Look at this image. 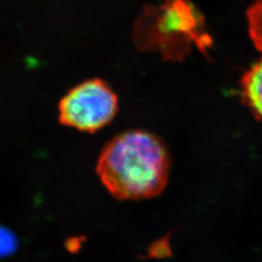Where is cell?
<instances>
[{"mask_svg": "<svg viewBox=\"0 0 262 262\" xmlns=\"http://www.w3.org/2000/svg\"><path fill=\"white\" fill-rule=\"evenodd\" d=\"M171 158L156 134L129 130L113 137L102 148L96 172L111 195L139 201L159 195L168 183Z\"/></svg>", "mask_w": 262, "mask_h": 262, "instance_id": "1", "label": "cell"}, {"mask_svg": "<svg viewBox=\"0 0 262 262\" xmlns=\"http://www.w3.org/2000/svg\"><path fill=\"white\" fill-rule=\"evenodd\" d=\"M201 15L188 0H166L156 7H148L137 20L134 41L143 50H156L173 56L176 45L193 42L205 46Z\"/></svg>", "mask_w": 262, "mask_h": 262, "instance_id": "2", "label": "cell"}, {"mask_svg": "<svg viewBox=\"0 0 262 262\" xmlns=\"http://www.w3.org/2000/svg\"><path fill=\"white\" fill-rule=\"evenodd\" d=\"M118 108L117 94L105 81L87 80L60 99L59 121L64 126L93 134L109 125Z\"/></svg>", "mask_w": 262, "mask_h": 262, "instance_id": "3", "label": "cell"}, {"mask_svg": "<svg viewBox=\"0 0 262 262\" xmlns=\"http://www.w3.org/2000/svg\"><path fill=\"white\" fill-rule=\"evenodd\" d=\"M241 89L245 105L255 118L262 121V59L245 73Z\"/></svg>", "mask_w": 262, "mask_h": 262, "instance_id": "4", "label": "cell"}, {"mask_svg": "<svg viewBox=\"0 0 262 262\" xmlns=\"http://www.w3.org/2000/svg\"><path fill=\"white\" fill-rule=\"evenodd\" d=\"M250 38L262 51V0H256L247 12Z\"/></svg>", "mask_w": 262, "mask_h": 262, "instance_id": "5", "label": "cell"}, {"mask_svg": "<svg viewBox=\"0 0 262 262\" xmlns=\"http://www.w3.org/2000/svg\"><path fill=\"white\" fill-rule=\"evenodd\" d=\"M16 247V239L10 231L0 228V255H8Z\"/></svg>", "mask_w": 262, "mask_h": 262, "instance_id": "6", "label": "cell"}]
</instances>
